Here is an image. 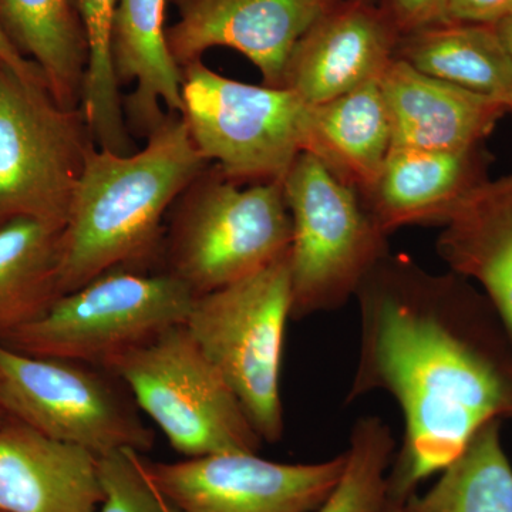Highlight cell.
Instances as JSON below:
<instances>
[{
	"label": "cell",
	"mask_w": 512,
	"mask_h": 512,
	"mask_svg": "<svg viewBox=\"0 0 512 512\" xmlns=\"http://www.w3.org/2000/svg\"><path fill=\"white\" fill-rule=\"evenodd\" d=\"M208 165L181 114L167 113L134 153L93 144L60 234V295L107 272L146 271L170 208Z\"/></svg>",
	"instance_id": "cell-2"
},
{
	"label": "cell",
	"mask_w": 512,
	"mask_h": 512,
	"mask_svg": "<svg viewBox=\"0 0 512 512\" xmlns=\"http://www.w3.org/2000/svg\"><path fill=\"white\" fill-rule=\"evenodd\" d=\"M399 39L392 20L372 0L332 6L293 47L282 89L306 104L336 99L379 79Z\"/></svg>",
	"instance_id": "cell-13"
},
{
	"label": "cell",
	"mask_w": 512,
	"mask_h": 512,
	"mask_svg": "<svg viewBox=\"0 0 512 512\" xmlns=\"http://www.w3.org/2000/svg\"><path fill=\"white\" fill-rule=\"evenodd\" d=\"M326 3L332 8V6L340 5V3L352 2V0H325Z\"/></svg>",
	"instance_id": "cell-33"
},
{
	"label": "cell",
	"mask_w": 512,
	"mask_h": 512,
	"mask_svg": "<svg viewBox=\"0 0 512 512\" xmlns=\"http://www.w3.org/2000/svg\"><path fill=\"white\" fill-rule=\"evenodd\" d=\"M495 32L500 37L504 49L507 50L508 56L512 60V13L507 18L500 20L497 25H494Z\"/></svg>",
	"instance_id": "cell-30"
},
{
	"label": "cell",
	"mask_w": 512,
	"mask_h": 512,
	"mask_svg": "<svg viewBox=\"0 0 512 512\" xmlns=\"http://www.w3.org/2000/svg\"><path fill=\"white\" fill-rule=\"evenodd\" d=\"M481 146L458 151L392 147L375 183L362 195L384 234L410 225H444L487 181Z\"/></svg>",
	"instance_id": "cell-16"
},
{
	"label": "cell",
	"mask_w": 512,
	"mask_h": 512,
	"mask_svg": "<svg viewBox=\"0 0 512 512\" xmlns=\"http://www.w3.org/2000/svg\"><path fill=\"white\" fill-rule=\"evenodd\" d=\"M505 106H507L508 113L512 114V90L510 93L507 94V96L503 99Z\"/></svg>",
	"instance_id": "cell-32"
},
{
	"label": "cell",
	"mask_w": 512,
	"mask_h": 512,
	"mask_svg": "<svg viewBox=\"0 0 512 512\" xmlns=\"http://www.w3.org/2000/svg\"><path fill=\"white\" fill-rule=\"evenodd\" d=\"M338 483L315 512H382L389 500V471L396 454L392 430L380 417L353 424Z\"/></svg>",
	"instance_id": "cell-25"
},
{
	"label": "cell",
	"mask_w": 512,
	"mask_h": 512,
	"mask_svg": "<svg viewBox=\"0 0 512 512\" xmlns=\"http://www.w3.org/2000/svg\"><path fill=\"white\" fill-rule=\"evenodd\" d=\"M120 0H76L87 43L82 110L94 144L117 154L134 150L123 96L111 56L113 23Z\"/></svg>",
	"instance_id": "cell-24"
},
{
	"label": "cell",
	"mask_w": 512,
	"mask_h": 512,
	"mask_svg": "<svg viewBox=\"0 0 512 512\" xmlns=\"http://www.w3.org/2000/svg\"><path fill=\"white\" fill-rule=\"evenodd\" d=\"M501 423L484 424L430 490L410 495L404 512H512V466Z\"/></svg>",
	"instance_id": "cell-23"
},
{
	"label": "cell",
	"mask_w": 512,
	"mask_h": 512,
	"mask_svg": "<svg viewBox=\"0 0 512 512\" xmlns=\"http://www.w3.org/2000/svg\"><path fill=\"white\" fill-rule=\"evenodd\" d=\"M447 23L497 25L512 13V0H444Z\"/></svg>",
	"instance_id": "cell-28"
},
{
	"label": "cell",
	"mask_w": 512,
	"mask_h": 512,
	"mask_svg": "<svg viewBox=\"0 0 512 512\" xmlns=\"http://www.w3.org/2000/svg\"><path fill=\"white\" fill-rule=\"evenodd\" d=\"M100 477L99 512H180L154 483L143 453L119 450L100 457Z\"/></svg>",
	"instance_id": "cell-26"
},
{
	"label": "cell",
	"mask_w": 512,
	"mask_h": 512,
	"mask_svg": "<svg viewBox=\"0 0 512 512\" xmlns=\"http://www.w3.org/2000/svg\"><path fill=\"white\" fill-rule=\"evenodd\" d=\"M377 82L389 114L392 147L458 151L481 146L508 113L498 97L427 76L396 56Z\"/></svg>",
	"instance_id": "cell-14"
},
{
	"label": "cell",
	"mask_w": 512,
	"mask_h": 512,
	"mask_svg": "<svg viewBox=\"0 0 512 512\" xmlns=\"http://www.w3.org/2000/svg\"><path fill=\"white\" fill-rule=\"evenodd\" d=\"M165 0H120L111 56L121 86L136 89L123 99L128 130L148 137L168 114L183 111V69L175 62L164 29Z\"/></svg>",
	"instance_id": "cell-17"
},
{
	"label": "cell",
	"mask_w": 512,
	"mask_h": 512,
	"mask_svg": "<svg viewBox=\"0 0 512 512\" xmlns=\"http://www.w3.org/2000/svg\"><path fill=\"white\" fill-rule=\"evenodd\" d=\"M5 419H6V414L3 413L2 409H0V423H2V421L5 420Z\"/></svg>",
	"instance_id": "cell-34"
},
{
	"label": "cell",
	"mask_w": 512,
	"mask_h": 512,
	"mask_svg": "<svg viewBox=\"0 0 512 512\" xmlns=\"http://www.w3.org/2000/svg\"><path fill=\"white\" fill-rule=\"evenodd\" d=\"M346 453L318 463H278L221 453L156 463L154 483L180 512H315L338 483Z\"/></svg>",
	"instance_id": "cell-11"
},
{
	"label": "cell",
	"mask_w": 512,
	"mask_h": 512,
	"mask_svg": "<svg viewBox=\"0 0 512 512\" xmlns=\"http://www.w3.org/2000/svg\"><path fill=\"white\" fill-rule=\"evenodd\" d=\"M0 25L33 57L57 103L80 109L89 53L76 0H0Z\"/></svg>",
	"instance_id": "cell-20"
},
{
	"label": "cell",
	"mask_w": 512,
	"mask_h": 512,
	"mask_svg": "<svg viewBox=\"0 0 512 512\" xmlns=\"http://www.w3.org/2000/svg\"><path fill=\"white\" fill-rule=\"evenodd\" d=\"M291 239L282 181L245 187L208 165L174 204L165 272L204 295L265 268Z\"/></svg>",
	"instance_id": "cell-3"
},
{
	"label": "cell",
	"mask_w": 512,
	"mask_h": 512,
	"mask_svg": "<svg viewBox=\"0 0 512 512\" xmlns=\"http://www.w3.org/2000/svg\"><path fill=\"white\" fill-rule=\"evenodd\" d=\"M94 144L82 107L0 63V227L29 218L62 227Z\"/></svg>",
	"instance_id": "cell-8"
},
{
	"label": "cell",
	"mask_w": 512,
	"mask_h": 512,
	"mask_svg": "<svg viewBox=\"0 0 512 512\" xmlns=\"http://www.w3.org/2000/svg\"><path fill=\"white\" fill-rule=\"evenodd\" d=\"M382 8L400 36L447 23L444 0H384Z\"/></svg>",
	"instance_id": "cell-27"
},
{
	"label": "cell",
	"mask_w": 512,
	"mask_h": 512,
	"mask_svg": "<svg viewBox=\"0 0 512 512\" xmlns=\"http://www.w3.org/2000/svg\"><path fill=\"white\" fill-rule=\"evenodd\" d=\"M62 227L20 218L0 227V342L60 296Z\"/></svg>",
	"instance_id": "cell-22"
},
{
	"label": "cell",
	"mask_w": 512,
	"mask_h": 512,
	"mask_svg": "<svg viewBox=\"0 0 512 512\" xmlns=\"http://www.w3.org/2000/svg\"><path fill=\"white\" fill-rule=\"evenodd\" d=\"M292 221L291 319L342 308L377 262L387 237L355 190L301 153L282 180Z\"/></svg>",
	"instance_id": "cell-6"
},
{
	"label": "cell",
	"mask_w": 512,
	"mask_h": 512,
	"mask_svg": "<svg viewBox=\"0 0 512 512\" xmlns=\"http://www.w3.org/2000/svg\"><path fill=\"white\" fill-rule=\"evenodd\" d=\"M184 458L258 453L259 434L220 370L184 325L165 330L103 367Z\"/></svg>",
	"instance_id": "cell-5"
},
{
	"label": "cell",
	"mask_w": 512,
	"mask_h": 512,
	"mask_svg": "<svg viewBox=\"0 0 512 512\" xmlns=\"http://www.w3.org/2000/svg\"><path fill=\"white\" fill-rule=\"evenodd\" d=\"M360 346L346 402L386 393L404 420L389 498L404 503L490 421L512 419V339L471 281L387 254L357 289Z\"/></svg>",
	"instance_id": "cell-1"
},
{
	"label": "cell",
	"mask_w": 512,
	"mask_h": 512,
	"mask_svg": "<svg viewBox=\"0 0 512 512\" xmlns=\"http://www.w3.org/2000/svg\"><path fill=\"white\" fill-rule=\"evenodd\" d=\"M396 57L463 89L503 100L512 90V60L491 25L441 23L400 36Z\"/></svg>",
	"instance_id": "cell-21"
},
{
	"label": "cell",
	"mask_w": 512,
	"mask_h": 512,
	"mask_svg": "<svg viewBox=\"0 0 512 512\" xmlns=\"http://www.w3.org/2000/svg\"><path fill=\"white\" fill-rule=\"evenodd\" d=\"M329 8L325 0H178L168 47L181 69L211 47H231L255 64L265 86L282 87L293 47Z\"/></svg>",
	"instance_id": "cell-12"
},
{
	"label": "cell",
	"mask_w": 512,
	"mask_h": 512,
	"mask_svg": "<svg viewBox=\"0 0 512 512\" xmlns=\"http://www.w3.org/2000/svg\"><path fill=\"white\" fill-rule=\"evenodd\" d=\"M306 107L282 87L237 82L195 60L183 67V111L202 157L238 183L282 181L303 153Z\"/></svg>",
	"instance_id": "cell-9"
},
{
	"label": "cell",
	"mask_w": 512,
	"mask_h": 512,
	"mask_svg": "<svg viewBox=\"0 0 512 512\" xmlns=\"http://www.w3.org/2000/svg\"><path fill=\"white\" fill-rule=\"evenodd\" d=\"M382 512H404L403 503H400V501L390 500L389 498L386 505H384Z\"/></svg>",
	"instance_id": "cell-31"
},
{
	"label": "cell",
	"mask_w": 512,
	"mask_h": 512,
	"mask_svg": "<svg viewBox=\"0 0 512 512\" xmlns=\"http://www.w3.org/2000/svg\"><path fill=\"white\" fill-rule=\"evenodd\" d=\"M437 252L478 284L512 339V174L485 181L443 225Z\"/></svg>",
	"instance_id": "cell-18"
},
{
	"label": "cell",
	"mask_w": 512,
	"mask_h": 512,
	"mask_svg": "<svg viewBox=\"0 0 512 512\" xmlns=\"http://www.w3.org/2000/svg\"><path fill=\"white\" fill-rule=\"evenodd\" d=\"M291 285L288 249L255 274L195 296L184 322L264 443H276L285 431L281 367Z\"/></svg>",
	"instance_id": "cell-4"
},
{
	"label": "cell",
	"mask_w": 512,
	"mask_h": 512,
	"mask_svg": "<svg viewBox=\"0 0 512 512\" xmlns=\"http://www.w3.org/2000/svg\"><path fill=\"white\" fill-rule=\"evenodd\" d=\"M377 80L325 103L308 104L303 120V153L318 158L360 197L375 183L392 148L389 114Z\"/></svg>",
	"instance_id": "cell-19"
},
{
	"label": "cell",
	"mask_w": 512,
	"mask_h": 512,
	"mask_svg": "<svg viewBox=\"0 0 512 512\" xmlns=\"http://www.w3.org/2000/svg\"><path fill=\"white\" fill-rule=\"evenodd\" d=\"M194 298L168 272L119 269L63 293L2 343L28 355L104 367L165 330L184 325Z\"/></svg>",
	"instance_id": "cell-7"
},
{
	"label": "cell",
	"mask_w": 512,
	"mask_h": 512,
	"mask_svg": "<svg viewBox=\"0 0 512 512\" xmlns=\"http://www.w3.org/2000/svg\"><path fill=\"white\" fill-rule=\"evenodd\" d=\"M0 409L52 439L92 451L146 454L154 436L103 367L28 355L0 342Z\"/></svg>",
	"instance_id": "cell-10"
},
{
	"label": "cell",
	"mask_w": 512,
	"mask_h": 512,
	"mask_svg": "<svg viewBox=\"0 0 512 512\" xmlns=\"http://www.w3.org/2000/svg\"><path fill=\"white\" fill-rule=\"evenodd\" d=\"M0 63L6 64L13 72L26 77V79L46 83L39 67L19 52L18 47L13 45L12 40H10L8 33L5 32L2 25H0Z\"/></svg>",
	"instance_id": "cell-29"
},
{
	"label": "cell",
	"mask_w": 512,
	"mask_h": 512,
	"mask_svg": "<svg viewBox=\"0 0 512 512\" xmlns=\"http://www.w3.org/2000/svg\"><path fill=\"white\" fill-rule=\"evenodd\" d=\"M100 457L9 419L0 423V512H99Z\"/></svg>",
	"instance_id": "cell-15"
}]
</instances>
